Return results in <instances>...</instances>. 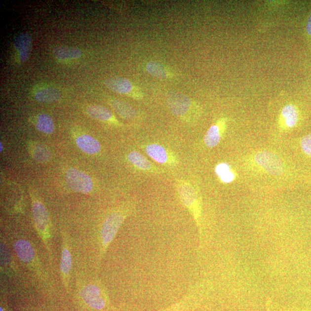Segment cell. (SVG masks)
<instances>
[{
	"instance_id": "8",
	"label": "cell",
	"mask_w": 311,
	"mask_h": 311,
	"mask_svg": "<svg viewBox=\"0 0 311 311\" xmlns=\"http://www.w3.org/2000/svg\"><path fill=\"white\" fill-rule=\"evenodd\" d=\"M303 115L298 106L288 104L283 107L280 115V127L283 130L289 131L299 126Z\"/></svg>"
},
{
	"instance_id": "17",
	"label": "cell",
	"mask_w": 311,
	"mask_h": 311,
	"mask_svg": "<svg viewBox=\"0 0 311 311\" xmlns=\"http://www.w3.org/2000/svg\"><path fill=\"white\" fill-rule=\"evenodd\" d=\"M76 144L82 151L89 155H96L101 150L99 142L89 135L78 137L76 140Z\"/></svg>"
},
{
	"instance_id": "4",
	"label": "cell",
	"mask_w": 311,
	"mask_h": 311,
	"mask_svg": "<svg viewBox=\"0 0 311 311\" xmlns=\"http://www.w3.org/2000/svg\"><path fill=\"white\" fill-rule=\"evenodd\" d=\"M251 163L259 171L271 176L281 175L286 169L282 159L278 155L268 151L255 153L251 158Z\"/></svg>"
},
{
	"instance_id": "16",
	"label": "cell",
	"mask_w": 311,
	"mask_h": 311,
	"mask_svg": "<svg viewBox=\"0 0 311 311\" xmlns=\"http://www.w3.org/2000/svg\"><path fill=\"white\" fill-rule=\"evenodd\" d=\"M87 113L92 118L102 121V122H112L114 124H119L115 117L114 116L111 111L106 107L91 105L88 107Z\"/></svg>"
},
{
	"instance_id": "18",
	"label": "cell",
	"mask_w": 311,
	"mask_h": 311,
	"mask_svg": "<svg viewBox=\"0 0 311 311\" xmlns=\"http://www.w3.org/2000/svg\"><path fill=\"white\" fill-rule=\"evenodd\" d=\"M146 71L149 74L158 79H171L175 76L170 69L157 62H149L146 65Z\"/></svg>"
},
{
	"instance_id": "29",
	"label": "cell",
	"mask_w": 311,
	"mask_h": 311,
	"mask_svg": "<svg viewBox=\"0 0 311 311\" xmlns=\"http://www.w3.org/2000/svg\"><path fill=\"white\" fill-rule=\"evenodd\" d=\"M0 311H3V309H2V308H1V309H0Z\"/></svg>"
},
{
	"instance_id": "3",
	"label": "cell",
	"mask_w": 311,
	"mask_h": 311,
	"mask_svg": "<svg viewBox=\"0 0 311 311\" xmlns=\"http://www.w3.org/2000/svg\"><path fill=\"white\" fill-rule=\"evenodd\" d=\"M134 209V205L132 203L127 205L119 207L111 213L104 221L101 229V255H104L107 248L115 238L116 235L124 221L127 217L132 212Z\"/></svg>"
},
{
	"instance_id": "19",
	"label": "cell",
	"mask_w": 311,
	"mask_h": 311,
	"mask_svg": "<svg viewBox=\"0 0 311 311\" xmlns=\"http://www.w3.org/2000/svg\"><path fill=\"white\" fill-rule=\"evenodd\" d=\"M215 174L219 181L224 184H230L236 178V172L231 166L226 162H220L214 169Z\"/></svg>"
},
{
	"instance_id": "5",
	"label": "cell",
	"mask_w": 311,
	"mask_h": 311,
	"mask_svg": "<svg viewBox=\"0 0 311 311\" xmlns=\"http://www.w3.org/2000/svg\"><path fill=\"white\" fill-rule=\"evenodd\" d=\"M144 150L152 160L166 167H175L179 164V158L170 150L161 144L150 143L143 146Z\"/></svg>"
},
{
	"instance_id": "12",
	"label": "cell",
	"mask_w": 311,
	"mask_h": 311,
	"mask_svg": "<svg viewBox=\"0 0 311 311\" xmlns=\"http://www.w3.org/2000/svg\"><path fill=\"white\" fill-rule=\"evenodd\" d=\"M14 46L18 53L20 60L25 62L29 60L32 50V38L29 34L17 35L14 39Z\"/></svg>"
},
{
	"instance_id": "11",
	"label": "cell",
	"mask_w": 311,
	"mask_h": 311,
	"mask_svg": "<svg viewBox=\"0 0 311 311\" xmlns=\"http://www.w3.org/2000/svg\"><path fill=\"white\" fill-rule=\"evenodd\" d=\"M227 123V119L222 117L210 126L203 140L206 147L214 148L220 143L226 131Z\"/></svg>"
},
{
	"instance_id": "22",
	"label": "cell",
	"mask_w": 311,
	"mask_h": 311,
	"mask_svg": "<svg viewBox=\"0 0 311 311\" xmlns=\"http://www.w3.org/2000/svg\"><path fill=\"white\" fill-rule=\"evenodd\" d=\"M61 97V92L58 89L52 87L40 89L35 95V98L38 102L44 103L57 102Z\"/></svg>"
},
{
	"instance_id": "6",
	"label": "cell",
	"mask_w": 311,
	"mask_h": 311,
	"mask_svg": "<svg viewBox=\"0 0 311 311\" xmlns=\"http://www.w3.org/2000/svg\"><path fill=\"white\" fill-rule=\"evenodd\" d=\"M105 84L111 91L119 94L126 95L136 100H142L144 98L143 91L126 78H110L106 79Z\"/></svg>"
},
{
	"instance_id": "2",
	"label": "cell",
	"mask_w": 311,
	"mask_h": 311,
	"mask_svg": "<svg viewBox=\"0 0 311 311\" xmlns=\"http://www.w3.org/2000/svg\"><path fill=\"white\" fill-rule=\"evenodd\" d=\"M167 103L171 112L183 122H195L201 116L202 109L199 104L183 93H169Z\"/></svg>"
},
{
	"instance_id": "28",
	"label": "cell",
	"mask_w": 311,
	"mask_h": 311,
	"mask_svg": "<svg viewBox=\"0 0 311 311\" xmlns=\"http://www.w3.org/2000/svg\"><path fill=\"white\" fill-rule=\"evenodd\" d=\"M3 150V145L2 143H0V151L2 152Z\"/></svg>"
},
{
	"instance_id": "20",
	"label": "cell",
	"mask_w": 311,
	"mask_h": 311,
	"mask_svg": "<svg viewBox=\"0 0 311 311\" xmlns=\"http://www.w3.org/2000/svg\"><path fill=\"white\" fill-rule=\"evenodd\" d=\"M15 250L17 257L24 263L32 262L35 257V252L32 245L25 240L17 241L15 245Z\"/></svg>"
},
{
	"instance_id": "14",
	"label": "cell",
	"mask_w": 311,
	"mask_h": 311,
	"mask_svg": "<svg viewBox=\"0 0 311 311\" xmlns=\"http://www.w3.org/2000/svg\"><path fill=\"white\" fill-rule=\"evenodd\" d=\"M33 214L35 223L40 233H47L48 228V216L47 210L42 203L35 202L33 204Z\"/></svg>"
},
{
	"instance_id": "7",
	"label": "cell",
	"mask_w": 311,
	"mask_h": 311,
	"mask_svg": "<svg viewBox=\"0 0 311 311\" xmlns=\"http://www.w3.org/2000/svg\"><path fill=\"white\" fill-rule=\"evenodd\" d=\"M66 177L69 186L74 192L86 194L91 192L93 189L91 178L77 169H69Z\"/></svg>"
},
{
	"instance_id": "10",
	"label": "cell",
	"mask_w": 311,
	"mask_h": 311,
	"mask_svg": "<svg viewBox=\"0 0 311 311\" xmlns=\"http://www.w3.org/2000/svg\"><path fill=\"white\" fill-rule=\"evenodd\" d=\"M127 159L137 171L141 172L161 174L165 172L163 169L152 163L143 154L137 151L130 152L127 155Z\"/></svg>"
},
{
	"instance_id": "27",
	"label": "cell",
	"mask_w": 311,
	"mask_h": 311,
	"mask_svg": "<svg viewBox=\"0 0 311 311\" xmlns=\"http://www.w3.org/2000/svg\"><path fill=\"white\" fill-rule=\"evenodd\" d=\"M178 309H179V308H178V307H175L174 309H173L172 310H169L168 311H179Z\"/></svg>"
},
{
	"instance_id": "21",
	"label": "cell",
	"mask_w": 311,
	"mask_h": 311,
	"mask_svg": "<svg viewBox=\"0 0 311 311\" xmlns=\"http://www.w3.org/2000/svg\"><path fill=\"white\" fill-rule=\"evenodd\" d=\"M54 56L60 60H75L82 56V51L78 48L58 46L53 50Z\"/></svg>"
},
{
	"instance_id": "13",
	"label": "cell",
	"mask_w": 311,
	"mask_h": 311,
	"mask_svg": "<svg viewBox=\"0 0 311 311\" xmlns=\"http://www.w3.org/2000/svg\"><path fill=\"white\" fill-rule=\"evenodd\" d=\"M294 141L300 158L308 167L311 168V131Z\"/></svg>"
},
{
	"instance_id": "24",
	"label": "cell",
	"mask_w": 311,
	"mask_h": 311,
	"mask_svg": "<svg viewBox=\"0 0 311 311\" xmlns=\"http://www.w3.org/2000/svg\"><path fill=\"white\" fill-rule=\"evenodd\" d=\"M31 150L33 158L40 163L49 161L51 158L50 152L43 145L40 144L34 145Z\"/></svg>"
},
{
	"instance_id": "15",
	"label": "cell",
	"mask_w": 311,
	"mask_h": 311,
	"mask_svg": "<svg viewBox=\"0 0 311 311\" xmlns=\"http://www.w3.org/2000/svg\"><path fill=\"white\" fill-rule=\"evenodd\" d=\"M109 105L124 119H137L140 117L139 112L126 102L117 100H111L109 101Z\"/></svg>"
},
{
	"instance_id": "26",
	"label": "cell",
	"mask_w": 311,
	"mask_h": 311,
	"mask_svg": "<svg viewBox=\"0 0 311 311\" xmlns=\"http://www.w3.org/2000/svg\"><path fill=\"white\" fill-rule=\"evenodd\" d=\"M306 32L309 36V37L311 38V12L309 17V19H308L307 27H306Z\"/></svg>"
},
{
	"instance_id": "9",
	"label": "cell",
	"mask_w": 311,
	"mask_h": 311,
	"mask_svg": "<svg viewBox=\"0 0 311 311\" xmlns=\"http://www.w3.org/2000/svg\"><path fill=\"white\" fill-rule=\"evenodd\" d=\"M82 299L92 309L101 310L106 307V301L101 288L95 285L85 287L81 293Z\"/></svg>"
},
{
	"instance_id": "23",
	"label": "cell",
	"mask_w": 311,
	"mask_h": 311,
	"mask_svg": "<svg viewBox=\"0 0 311 311\" xmlns=\"http://www.w3.org/2000/svg\"><path fill=\"white\" fill-rule=\"evenodd\" d=\"M37 129L44 133L48 134L53 133L55 126L53 118L47 114H41L38 117Z\"/></svg>"
},
{
	"instance_id": "25",
	"label": "cell",
	"mask_w": 311,
	"mask_h": 311,
	"mask_svg": "<svg viewBox=\"0 0 311 311\" xmlns=\"http://www.w3.org/2000/svg\"><path fill=\"white\" fill-rule=\"evenodd\" d=\"M72 267V258L70 252L68 248L66 247L64 248L62 251L61 263V271L65 277H67L70 273Z\"/></svg>"
},
{
	"instance_id": "1",
	"label": "cell",
	"mask_w": 311,
	"mask_h": 311,
	"mask_svg": "<svg viewBox=\"0 0 311 311\" xmlns=\"http://www.w3.org/2000/svg\"><path fill=\"white\" fill-rule=\"evenodd\" d=\"M176 190L180 200L194 220L200 235L202 234V201L199 190L188 180H176Z\"/></svg>"
}]
</instances>
